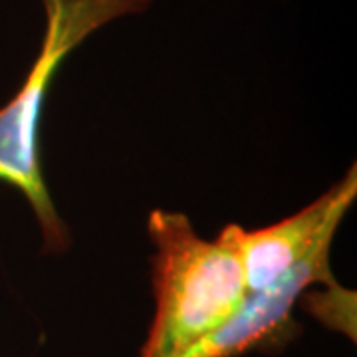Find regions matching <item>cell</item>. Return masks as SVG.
<instances>
[{
	"mask_svg": "<svg viewBox=\"0 0 357 357\" xmlns=\"http://www.w3.org/2000/svg\"><path fill=\"white\" fill-rule=\"evenodd\" d=\"M155 314L141 357H181L220 328L248 294L232 225L203 238L189 217L153 211Z\"/></svg>",
	"mask_w": 357,
	"mask_h": 357,
	"instance_id": "obj_1",
	"label": "cell"
},
{
	"mask_svg": "<svg viewBox=\"0 0 357 357\" xmlns=\"http://www.w3.org/2000/svg\"><path fill=\"white\" fill-rule=\"evenodd\" d=\"M333 238L318 244L284 278L264 290L248 292L243 304L220 328L189 347L181 357H234L250 349H268L294 335L292 312L314 284L337 286L330 268Z\"/></svg>",
	"mask_w": 357,
	"mask_h": 357,
	"instance_id": "obj_4",
	"label": "cell"
},
{
	"mask_svg": "<svg viewBox=\"0 0 357 357\" xmlns=\"http://www.w3.org/2000/svg\"><path fill=\"white\" fill-rule=\"evenodd\" d=\"M357 197L356 165L314 203L264 229L232 225L248 292H258L284 278L318 244L335 238L345 213Z\"/></svg>",
	"mask_w": 357,
	"mask_h": 357,
	"instance_id": "obj_3",
	"label": "cell"
},
{
	"mask_svg": "<svg viewBox=\"0 0 357 357\" xmlns=\"http://www.w3.org/2000/svg\"><path fill=\"white\" fill-rule=\"evenodd\" d=\"M44 34L34 64L0 107V181L24 195L42 230L44 250L62 255L70 230L58 215L40 165V123L60 66L86 40L119 18L147 13L155 0H40Z\"/></svg>",
	"mask_w": 357,
	"mask_h": 357,
	"instance_id": "obj_2",
	"label": "cell"
}]
</instances>
